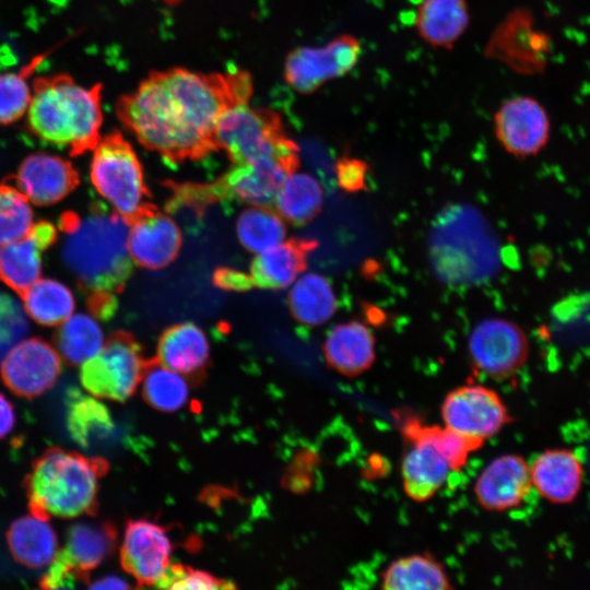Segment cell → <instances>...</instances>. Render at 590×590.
<instances>
[{
	"label": "cell",
	"mask_w": 590,
	"mask_h": 590,
	"mask_svg": "<svg viewBox=\"0 0 590 590\" xmlns=\"http://www.w3.org/2000/svg\"><path fill=\"white\" fill-rule=\"evenodd\" d=\"M531 488L530 464L520 455L506 453L483 469L473 489L482 508L500 512L518 507Z\"/></svg>",
	"instance_id": "2e32d148"
},
{
	"label": "cell",
	"mask_w": 590,
	"mask_h": 590,
	"mask_svg": "<svg viewBox=\"0 0 590 590\" xmlns=\"http://www.w3.org/2000/svg\"><path fill=\"white\" fill-rule=\"evenodd\" d=\"M444 425L485 441L511 422L502 397L484 385H463L449 391L441 403Z\"/></svg>",
	"instance_id": "8fae6325"
},
{
	"label": "cell",
	"mask_w": 590,
	"mask_h": 590,
	"mask_svg": "<svg viewBox=\"0 0 590 590\" xmlns=\"http://www.w3.org/2000/svg\"><path fill=\"white\" fill-rule=\"evenodd\" d=\"M293 170L279 163L234 164L208 186L213 201L233 198L248 205H271L280 185Z\"/></svg>",
	"instance_id": "ac0fdd59"
},
{
	"label": "cell",
	"mask_w": 590,
	"mask_h": 590,
	"mask_svg": "<svg viewBox=\"0 0 590 590\" xmlns=\"http://www.w3.org/2000/svg\"><path fill=\"white\" fill-rule=\"evenodd\" d=\"M42 251L27 233L24 237L0 246V281L22 296L42 273Z\"/></svg>",
	"instance_id": "1f68e13d"
},
{
	"label": "cell",
	"mask_w": 590,
	"mask_h": 590,
	"mask_svg": "<svg viewBox=\"0 0 590 590\" xmlns=\"http://www.w3.org/2000/svg\"><path fill=\"white\" fill-rule=\"evenodd\" d=\"M213 280L217 286L224 290L247 291L252 288L249 274L234 269H219Z\"/></svg>",
	"instance_id": "7bdbcfd3"
},
{
	"label": "cell",
	"mask_w": 590,
	"mask_h": 590,
	"mask_svg": "<svg viewBox=\"0 0 590 590\" xmlns=\"http://www.w3.org/2000/svg\"><path fill=\"white\" fill-rule=\"evenodd\" d=\"M45 58V55L35 56L19 70L0 73L1 126L11 125L26 116L33 95L32 75Z\"/></svg>",
	"instance_id": "d590c367"
},
{
	"label": "cell",
	"mask_w": 590,
	"mask_h": 590,
	"mask_svg": "<svg viewBox=\"0 0 590 590\" xmlns=\"http://www.w3.org/2000/svg\"><path fill=\"white\" fill-rule=\"evenodd\" d=\"M468 350L479 370L494 379H506L524 366L530 345L526 332L517 323L489 318L474 327Z\"/></svg>",
	"instance_id": "30bf717a"
},
{
	"label": "cell",
	"mask_w": 590,
	"mask_h": 590,
	"mask_svg": "<svg viewBox=\"0 0 590 590\" xmlns=\"http://www.w3.org/2000/svg\"><path fill=\"white\" fill-rule=\"evenodd\" d=\"M251 95V78L244 71L202 73L170 68L149 74L123 95L117 114L142 145L175 163L216 150L222 115Z\"/></svg>",
	"instance_id": "6da1fadb"
},
{
	"label": "cell",
	"mask_w": 590,
	"mask_h": 590,
	"mask_svg": "<svg viewBox=\"0 0 590 590\" xmlns=\"http://www.w3.org/2000/svg\"><path fill=\"white\" fill-rule=\"evenodd\" d=\"M91 589H128L130 585L116 575L104 576L88 585Z\"/></svg>",
	"instance_id": "bcb514c9"
},
{
	"label": "cell",
	"mask_w": 590,
	"mask_h": 590,
	"mask_svg": "<svg viewBox=\"0 0 590 590\" xmlns=\"http://www.w3.org/2000/svg\"><path fill=\"white\" fill-rule=\"evenodd\" d=\"M402 434L408 441L423 440L429 444L448 462L450 470L461 471L469 456L479 450L485 441L464 436L448 426L426 425L410 417L402 425Z\"/></svg>",
	"instance_id": "f546056e"
},
{
	"label": "cell",
	"mask_w": 590,
	"mask_h": 590,
	"mask_svg": "<svg viewBox=\"0 0 590 590\" xmlns=\"http://www.w3.org/2000/svg\"><path fill=\"white\" fill-rule=\"evenodd\" d=\"M79 580H85V578L72 566L63 552L59 550L40 579V587L45 589L71 588Z\"/></svg>",
	"instance_id": "b9f144b4"
},
{
	"label": "cell",
	"mask_w": 590,
	"mask_h": 590,
	"mask_svg": "<svg viewBox=\"0 0 590 590\" xmlns=\"http://www.w3.org/2000/svg\"><path fill=\"white\" fill-rule=\"evenodd\" d=\"M402 464V487L405 495L416 503L429 500L444 486L450 470L448 462L429 444L409 441Z\"/></svg>",
	"instance_id": "d4e9b609"
},
{
	"label": "cell",
	"mask_w": 590,
	"mask_h": 590,
	"mask_svg": "<svg viewBox=\"0 0 590 590\" xmlns=\"http://www.w3.org/2000/svg\"><path fill=\"white\" fill-rule=\"evenodd\" d=\"M316 240L285 239L255 255L249 278L252 287L282 290L290 287L304 273L308 255L316 248Z\"/></svg>",
	"instance_id": "44dd1931"
},
{
	"label": "cell",
	"mask_w": 590,
	"mask_h": 590,
	"mask_svg": "<svg viewBox=\"0 0 590 590\" xmlns=\"http://www.w3.org/2000/svg\"><path fill=\"white\" fill-rule=\"evenodd\" d=\"M116 538V530L109 522L80 521L69 528L61 551L86 579V574L113 553Z\"/></svg>",
	"instance_id": "484cf974"
},
{
	"label": "cell",
	"mask_w": 590,
	"mask_h": 590,
	"mask_svg": "<svg viewBox=\"0 0 590 590\" xmlns=\"http://www.w3.org/2000/svg\"><path fill=\"white\" fill-rule=\"evenodd\" d=\"M363 47L353 34L344 33L317 47H302L285 63L287 83L300 93H312L329 81L349 74L358 63Z\"/></svg>",
	"instance_id": "9c48e42d"
},
{
	"label": "cell",
	"mask_w": 590,
	"mask_h": 590,
	"mask_svg": "<svg viewBox=\"0 0 590 590\" xmlns=\"http://www.w3.org/2000/svg\"><path fill=\"white\" fill-rule=\"evenodd\" d=\"M15 421L16 416L12 403L0 392V439L11 433Z\"/></svg>",
	"instance_id": "f6af8a7d"
},
{
	"label": "cell",
	"mask_w": 590,
	"mask_h": 590,
	"mask_svg": "<svg viewBox=\"0 0 590 590\" xmlns=\"http://www.w3.org/2000/svg\"><path fill=\"white\" fill-rule=\"evenodd\" d=\"M141 389L145 401L162 412H175L189 399L186 376L164 366L157 359L146 363Z\"/></svg>",
	"instance_id": "e575fe53"
},
{
	"label": "cell",
	"mask_w": 590,
	"mask_h": 590,
	"mask_svg": "<svg viewBox=\"0 0 590 590\" xmlns=\"http://www.w3.org/2000/svg\"><path fill=\"white\" fill-rule=\"evenodd\" d=\"M54 341L67 363L81 366L101 352L106 339L96 317L76 314L61 323Z\"/></svg>",
	"instance_id": "4dcf8cb0"
},
{
	"label": "cell",
	"mask_w": 590,
	"mask_h": 590,
	"mask_svg": "<svg viewBox=\"0 0 590 590\" xmlns=\"http://www.w3.org/2000/svg\"><path fill=\"white\" fill-rule=\"evenodd\" d=\"M33 225L28 199L7 182L0 184V246L24 237Z\"/></svg>",
	"instance_id": "74e56055"
},
{
	"label": "cell",
	"mask_w": 590,
	"mask_h": 590,
	"mask_svg": "<svg viewBox=\"0 0 590 590\" xmlns=\"http://www.w3.org/2000/svg\"><path fill=\"white\" fill-rule=\"evenodd\" d=\"M28 330L30 323L22 305L0 291V363Z\"/></svg>",
	"instance_id": "f35d334b"
},
{
	"label": "cell",
	"mask_w": 590,
	"mask_h": 590,
	"mask_svg": "<svg viewBox=\"0 0 590 590\" xmlns=\"http://www.w3.org/2000/svg\"><path fill=\"white\" fill-rule=\"evenodd\" d=\"M21 297L25 312L45 327L61 324L75 306L70 288L54 279L38 280Z\"/></svg>",
	"instance_id": "d6a6232c"
},
{
	"label": "cell",
	"mask_w": 590,
	"mask_h": 590,
	"mask_svg": "<svg viewBox=\"0 0 590 590\" xmlns=\"http://www.w3.org/2000/svg\"><path fill=\"white\" fill-rule=\"evenodd\" d=\"M216 149L234 164L279 163L297 169L299 150L284 131L280 117L247 102L229 107L215 131Z\"/></svg>",
	"instance_id": "5b68a950"
},
{
	"label": "cell",
	"mask_w": 590,
	"mask_h": 590,
	"mask_svg": "<svg viewBox=\"0 0 590 590\" xmlns=\"http://www.w3.org/2000/svg\"><path fill=\"white\" fill-rule=\"evenodd\" d=\"M493 127L499 144L517 157L536 155L551 135L550 117L531 96H515L502 103L494 114Z\"/></svg>",
	"instance_id": "4fadbf2b"
},
{
	"label": "cell",
	"mask_w": 590,
	"mask_h": 590,
	"mask_svg": "<svg viewBox=\"0 0 590 590\" xmlns=\"http://www.w3.org/2000/svg\"><path fill=\"white\" fill-rule=\"evenodd\" d=\"M469 24L468 0H421L414 13L415 32L434 49H451Z\"/></svg>",
	"instance_id": "7402d4cb"
},
{
	"label": "cell",
	"mask_w": 590,
	"mask_h": 590,
	"mask_svg": "<svg viewBox=\"0 0 590 590\" xmlns=\"http://www.w3.org/2000/svg\"><path fill=\"white\" fill-rule=\"evenodd\" d=\"M28 234L43 250L48 249L57 239L56 227L48 221L33 223Z\"/></svg>",
	"instance_id": "ee69618b"
},
{
	"label": "cell",
	"mask_w": 590,
	"mask_h": 590,
	"mask_svg": "<svg viewBox=\"0 0 590 590\" xmlns=\"http://www.w3.org/2000/svg\"><path fill=\"white\" fill-rule=\"evenodd\" d=\"M182 245L181 229L166 213L150 206L129 224L128 248L133 263L149 270L169 266Z\"/></svg>",
	"instance_id": "9a60e30c"
},
{
	"label": "cell",
	"mask_w": 590,
	"mask_h": 590,
	"mask_svg": "<svg viewBox=\"0 0 590 590\" xmlns=\"http://www.w3.org/2000/svg\"><path fill=\"white\" fill-rule=\"evenodd\" d=\"M3 384L14 394L36 398L49 390L61 373L59 352L40 338L22 339L1 361Z\"/></svg>",
	"instance_id": "7c38bea8"
},
{
	"label": "cell",
	"mask_w": 590,
	"mask_h": 590,
	"mask_svg": "<svg viewBox=\"0 0 590 590\" xmlns=\"http://www.w3.org/2000/svg\"><path fill=\"white\" fill-rule=\"evenodd\" d=\"M386 590H448L452 586L441 565L429 554H412L391 562L381 574Z\"/></svg>",
	"instance_id": "f1b7e54d"
},
{
	"label": "cell",
	"mask_w": 590,
	"mask_h": 590,
	"mask_svg": "<svg viewBox=\"0 0 590 590\" xmlns=\"http://www.w3.org/2000/svg\"><path fill=\"white\" fill-rule=\"evenodd\" d=\"M26 121L36 138L72 156L92 151L102 138V86L83 85L68 74L39 76L33 81Z\"/></svg>",
	"instance_id": "3957f363"
},
{
	"label": "cell",
	"mask_w": 590,
	"mask_h": 590,
	"mask_svg": "<svg viewBox=\"0 0 590 590\" xmlns=\"http://www.w3.org/2000/svg\"><path fill=\"white\" fill-rule=\"evenodd\" d=\"M15 181L28 201L35 205L47 206L70 194L80 179L69 161L55 154L36 152L23 160Z\"/></svg>",
	"instance_id": "e0dca14e"
},
{
	"label": "cell",
	"mask_w": 590,
	"mask_h": 590,
	"mask_svg": "<svg viewBox=\"0 0 590 590\" xmlns=\"http://www.w3.org/2000/svg\"><path fill=\"white\" fill-rule=\"evenodd\" d=\"M286 221L269 205H249L236 220L241 246L257 255L286 239Z\"/></svg>",
	"instance_id": "836d02e7"
},
{
	"label": "cell",
	"mask_w": 590,
	"mask_h": 590,
	"mask_svg": "<svg viewBox=\"0 0 590 590\" xmlns=\"http://www.w3.org/2000/svg\"><path fill=\"white\" fill-rule=\"evenodd\" d=\"M376 343L370 329L356 320L334 326L323 342L327 364L345 377H357L375 363Z\"/></svg>",
	"instance_id": "ffe728a7"
},
{
	"label": "cell",
	"mask_w": 590,
	"mask_h": 590,
	"mask_svg": "<svg viewBox=\"0 0 590 590\" xmlns=\"http://www.w3.org/2000/svg\"><path fill=\"white\" fill-rule=\"evenodd\" d=\"M209 358L208 335L193 322L185 321L167 328L157 341L156 359L186 377L200 375Z\"/></svg>",
	"instance_id": "603a6c76"
},
{
	"label": "cell",
	"mask_w": 590,
	"mask_h": 590,
	"mask_svg": "<svg viewBox=\"0 0 590 590\" xmlns=\"http://www.w3.org/2000/svg\"><path fill=\"white\" fill-rule=\"evenodd\" d=\"M145 365L140 344L131 334L118 331L81 365L80 380L93 397L122 402L137 390Z\"/></svg>",
	"instance_id": "ba28073f"
},
{
	"label": "cell",
	"mask_w": 590,
	"mask_h": 590,
	"mask_svg": "<svg viewBox=\"0 0 590 590\" xmlns=\"http://www.w3.org/2000/svg\"><path fill=\"white\" fill-rule=\"evenodd\" d=\"M532 487L545 500L556 505L573 503L583 485V465L568 448H550L530 465Z\"/></svg>",
	"instance_id": "d6986e66"
},
{
	"label": "cell",
	"mask_w": 590,
	"mask_h": 590,
	"mask_svg": "<svg viewBox=\"0 0 590 590\" xmlns=\"http://www.w3.org/2000/svg\"><path fill=\"white\" fill-rule=\"evenodd\" d=\"M92 151L90 176L94 188L130 223L151 206L135 151L117 131L102 137Z\"/></svg>",
	"instance_id": "8992f818"
},
{
	"label": "cell",
	"mask_w": 590,
	"mask_h": 590,
	"mask_svg": "<svg viewBox=\"0 0 590 590\" xmlns=\"http://www.w3.org/2000/svg\"><path fill=\"white\" fill-rule=\"evenodd\" d=\"M7 543L14 560L32 569L48 567L59 551L58 538L48 518L33 512L10 524Z\"/></svg>",
	"instance_id": "cb8c5ba5"
},
{
	"label": "cell",
	"mask_w": 590,
	"mask_h": 590,
	"mask_svg": "<svg viewBox=\"0 0 590 590\" xmlns=\"http://www.w3.org/2000/svg\"><path fill=\"white\" fill-rule=\"evenodd\" d=\"M156 587L162 589L212 590L229 589L234 588V585L210 573L175 564L170 565Z\"/></svg>",
	"instance_id": "ab89813d"
},
{
	"label": "cell",
	"mask_w": 590,
	"mask_h": 590,
	"mask_svg": "<svg viewBox=\"0 0 590 590\" xmlns=\"http://www.w3.org/2000/svg\"><path fill=\"white\" fill-rule=\"evenodd\" d=\"M334 173L339 187L349 193H355L366 188L368 164L361 158L353 156L339 158Z\"/></svg>",
	"instance_id": "60d3db41"
},
{
	"label": "cell",
	"mask_w": 590,
	"mask_h": 590,
	"mask_svg": "<svg viewBox=\"0 0 590 590\" xmlns=\"http://www.w3.org/2000/svg\"><path fill=\"white\" fill-rule=\"evenodd\" d=\"M129 224L115 211L97 204L85 215L73 211L61 214L62 260L87 296L116 295L130 278L133 261L128 248Z\"/></svg>",
	"instance_id": "7a4b0ae2"
},
{
	"label": "cell",
	"mask_w": 590,
	"mask_h": 590,
	"mask_svg": "<svg viewBox=\"0 0 590 590\" xmlns=\"http://www.w3.org/2000/svg\"><path fill=\"white\" fill-rule=\"evenodd\" d=\"M287 302L294 319L306 327L324 324L337 310L330 281L317 272L302 273L290 286Z\"/></svg>",
	"instance_id": "4316f807"
},
{
	"label": "cell",
	"mask_w": 590,
	"mask_h": 590,
	"mask_svg": "<svg viewBox=\"0 0 590 590\" xmlns=\"http://www.w3.org/2000/svg\"><path fill=\"white\" fill-rule=\"evenodd\" d=\"M108 465L62 448H50L33 463L25 480L31 512L45 518H76L96 510L101 477Z\"/></svg>",
	"instance_id": "277c9868"
},
{
	"label": "cell",
	"mask_w": 590,
	"mask_h": 590,
	"mask_svg": "<svg viewBox=\"0 0 590 590\" xmlns=\"http://www.w3.org/2000/svg\"><path fill=\"white\" fill-rule=\"evenodd\" d=\"M67 424L71 437L87 447L93 438L105 437L114 427L107 408L95 397L75 394L70 400Z\"/></svg>",
	"instance_id": "8d00e7d4"
},
{
	"label": "cell",
	"mask_w": 590,
	"mask_h": 590,
	"mask_svg": "<svg viewBox=\"0 0 590 590\" xmlns=\"http://www.w3.org/2000/svg\"><path fill=\"white\" fill-rule=\"evenodd\" d=\"M435 227L430 256L438 275L452 282H473L489 273V234L481 217L470 213L463 240V209L447 213Z\"/></svg>",
	"instance_id": "52a82bcc"
},
{
	"label": "cell",
	"mask_w": 590,
	"mask_h": 590,
	"mask_svg": "<svg viewBox=\"0 0 590 590\" xmlns=\"http://www.w3.org/2000/svg\"><path fill=\"white\" fill-rule=\"evenodd\" d=\"M173 544L166 530L149 520L129 521L120 547L122 568L139 583L157 586L170 567Z\"/></svg>",
	"instance_id": "5bb4252c"
},
{
	"label": "cell",
	"mask_w": 590,
	"mask_h": 590,
	"mask_svg": "<svg viewBox=\"0 0 590 590\" xmlns=\"http://www.w3.org/2000/svg\"><path fill=\"white\" fill-rule=\"evenodd\" d=\"M323 200L320 182L312 175L295 169L280 185L273 204L286 222L305 225L319 214Z\"/></svg>",
	"instance_id": "83f0119b"
}]
</instances>
